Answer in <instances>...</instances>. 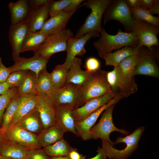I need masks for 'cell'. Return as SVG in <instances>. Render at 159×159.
Segmentation results:
<instances>
[{
    "label": "cell",
    "instance_id": "6da1fadb",
    "mask_svg": "<svg viewBox=\"0 0 159 159\" xmlns=\"http://www.w3.org/2000/svg\"><path fill=\"white\" fill-rule=\"evenodd\" d=\"M99 37L93 43L99 55L126 46L135 47L139 44L137 37L132 32H122L120 29L117 34L112 35L102 28Z\"/></svg>",
    "mask_w": 159,
    "mask_h": 159
},
{
    "label": "cell",
    "instance_id": "7a4b0ae2",
    "mask_svg": "<svg viewBox=\"0 0 159 159\" xmlns=\"http://www.w3.org/2000/svg\"><path fill=\"white\" fill-rule=\"evenodd\" d=\"M145 127H137L132 133L125 137H117L114 142L115 144L123 143L126 144V147L118 150L113 147L106 140H102V147L107 157L110 159H127L130 157L138 148V143Z\"/></svg>",
    "mask_w": 159,
    "mask_h": 159
},
{
    "label": "cell",
    "instance_id": "3957f363",
    "mask_svg": "<svg viewBox=\"0 0 159 159\" xmlns=\"http://www.w3.org/2000/svg\"><path fill=\"white\" fill-rule=\"evenodd\" d=\"M112 0H89L81 5L91 10V12L86 18L75 35L78 38L91 31L100 32L101 23L105 9L111 2Z\"/></svg>",
    "mask_w": 159,
    "mask_h": 159
},
{
    "label": "cell",
    "instance_id": "277c9868",
    "mask_svg": "<svg viewBox=\"0 0 159 159\" xmlns=\"http://www.w3.org/2000/svg\"><path fill=\"white\" fill-rule=\"evenodd\" d=\"M115 104L112 105L102 112L98 123L94 125L90 132V139H100L107 141L112 146L115 145L110 138V135L112 132L117 131L125 136L129 132L124 129H120L114 125L112 120V112Z\"/></svg>",
    "mask_w": 159,
    "mask_h": 159
},
{
    "label": "cell",
    "instance_id": "5b68a950",
    "mask_svg": "<svg viewBox=\"0 0 159 159\" xmlns=\"http://www.w3.org/2000/svg\"><path fill=\"white\" fill-rule=\"evenodd\" d=\"M73 36V32L69 29L49 35L34 51V55L50 59L55 53L66 51L68 40Z\"/></svg>",
    "mask_w": 159,
    "mask_h": 159
},
{
    "label": "cell",
    "instance_id": "8992f818",
    "mask_svg": "<svg viewBox=\"0 0 159 159\" xmlns=\"http://www.w3.org/2000/svg\"><path fill=\"white\" fill-rule=\"evenodd\" d=\"M49 96L55 105L74 110L81 106L83 92L81 87L67 83L61 88L55 89Z\"/></svg>",
    "mask_w": 159,
    "mask_h": 159
},
{
    "label": "cell",
    "instance_id": "52a82bcc",
    "mask_svg": "<svg viewBox=\"0 0 159 159\" xmlns=\"http://www.w3.org/2000/svg\"><path fill=\"white\" fill-rule=\"evenodd\" d=\"M107 72L100 69L93 72L87 82L81 86L83 97L81 106L90 99L112 92L107 81Z\"/></svg>",
    "mask_w": 159,
    "mask_h": 159
},
{
    "label": "cell",
    "instance_id": "ba28073f",
    "mask_svg": "<svg viewBox=\"0 0 159 159\" xmlns=\"http://www.w3.org/2000/svg\"><path fill=\"white\" fill-rule=\"evenodd\" d=\"M103 15L104 24L110 20H117L123 25L126 32H131L134 19L125 0H112Z\"/></svg>",
    "mask_w": 159,
    "mask_h": 159
},
{
    "label": "cell",
    "instance_id": "9c48e42d",
    "mask_svg": "<svg viewBox=\"0 0 159 159\" xmlns=\"http://www.w3.org/2000/svg\"><path fill=\"white\" fill-rule=\"evenodd\" d=\"M107 77L111 91L116 96L127 97L137 91L138 86L135 78H130L122 74L116 67L107 72Z\"/></svg>",
    "mask_w": 159,
    "mask_h": 159
},
{
    "label": "cell",
    "instance_id": "30bf717a",
    "mask_svg": "<svg viewBox=\"0 0 159 159\" xmlns=\"http://www.w3.org/2000/svg\"><path fill=\"white\" fill-rule=\"evenodd\" d=\"M131 32L137 37L140 46L145 47L152 50L153 46L159 45V26L134 19Z\"/></svg>",
    "mask_w": 159,
    "mask_h": 159
},
{
    "label": "cell",
    "instance_id": "8fae6325",
    "mask_svg": "<svg viewBox=\"0 0 159 159\" xmlns=\"http://www.w3.org/2000/svg\"><path fill=\"white\" fill-rule=\"evenodd\" d=\"M5 140L29 150L40 149L37 135L30 132L17 125L9 126L4 132Z\"/></svg>",
    "mask_w": 159,
    "mask_h": 159
},
{
    "label": "cell",
    "instance_id": "7c38bea8",
    "mask_svg": "<svg viewBox=\"0 0 159 159\" xmlns=\"http://www.w3.org/2000/svg\"><path fill=\"white\" fill-rule=\"evenodd\" d=\"M156 53L146 47L142 46L138 54V61L135 75H143L159 77V69L157 62Z\"/></svg>",
    "mask_w": 159,
    "mask_h": 159
},
{
    "label": "cell",
    "instance_id": "4fadbf2b",
    "mask_svg": "<svg viewBox=\"0 0 159 159\" xmlns=\"http://www.w3.org/2000/svg\"><path fill=\"white\" fill-rule=\"evenodd\" d=\"M36 108L44 130L57 125L55 105L48 95L37 94Z\"/></svg>",
    "mask_w": 159,
    "mask_h": 159
},
{
    "label": "cell",
    "instance_id": "5bb4252c",
    "mask_svg": "<svg viewBox=\"0 0 159 159\" xmlns=\"http://www.w3.org/2000/svg\"><path fill=\"white\" fill-rule=\"evenodd\" d=\"M124 98L120 95L115 96L107 104L100 107L96 111L80 121L75 122V128L78 135L84 140H90V132L91 128L94 125L101 114L108 107L115 104Z\"/></svg>",
    "mask_w": 159,
    "mask_h": 159
},
{
    "label": "cell",
    "instance_id": "9a60e30c",
    "mask_svg": "<svg viewBox=\"0 0 159 159\" xmlns=\"http://www.w3.org/2000/svg\"><path fill=\"white\" fill-rule=\"evenodd\" d=\"M28 31V18L20 23L11 25L9 27L8 38L12 50V59L14 62L21 57L22 46Z\"/></svg>",
    "mask_w": 159,
    "mask_h": 159
},
{
    "label": "cell",
    "instance_id": "2e32d148",
    "mask_svg": "<svg viewBox=\"0 0 159 159\" xmlns=\"http://www.w3.org/2000/svg\"><path fill=\"white\" fill-rule=\"evenodd\" d=\"M100 33L91 31L82 36L75 38L73 37L68 40L67 49V56L64 64L68 70L74 58L77 56H81L86 52L85 45L91 38L99 37Z\"/></svg>",
    "mask_w": 159,
    "mask_h": 159
},
{
    "label": "cell",
    "instance_id": "e0dca14e",
    "mask_svg": "<svg viewBox=\"0 0 159 159\" xmlns=\"http://www.w3.org/2000/svg\"><path fill=\"white\" fill-rule=\"evenodd\" d=\"M115 96L111 92L87 100L82 106L73 110L72 114L75 122L80 121L87 117L107 104Z\"/></svg>",
    "mask_w": 159,
    "mask_h": 159
},
{
    "label": "cell",
    "instance_id": "ac0fdd59",
    "mask_svg": "<svg viewBox=\"0 0 159 159\" xmlns=\"http://www.w3.org/2000/svg\"><path fill=\"white\" fill-rule=\"evenodd\" d=\"M49 59L34 55L30 58L20 57L14 65L9 68L11 73L21 70L32 71L35 73L37 77L40 72L46 69Z\"/></svg>",
    "mask_w": 159,
    "mask_h": 159
},
{
    "label": "cell",
    "instance_id": "d6986e66",
    "mask_svg": "<svg viewBox=\"0 0 159 159\" xmlns=\"http://www.w3.org/2000/svg\"><path fill=\"white\" fill-rule=\"evenodd\" d=\"M77 10L62 12L50 18L39 31L48 36L65 30L68 21Z\"/></svg>",
    "mask_w": 159,
    "mask_h": 159
},
{
    "label": "cell",
    "instance_id": "ffe728a7",
    "mask_svg": "<svg viewBox=\"0 0 159 159\" xmlns=\"http://www.w3.org/2000/svg\"><path fill=\"white\" fill-rule=\"evenodd\" d=\"M82 63L80 59L77 57L74 58L67 71L66 84L72 83L81 87L87 82L93 72L82 70Z\"/></svg>",
    "mask_w": 159,
    "mask_h": 159
},
{
    "label": "cell",
    "instance_id": "44dd1931",
    "mask_svg": "<svg viewBox=\"0 0 159 159\" xmlns=\"http://www.w3.org/2000/svg\"><path fill=\"white\" fill-rule=\"evenodd\" d=\"M141 46L138 45L135 47L126 46L113 52H110L99 55L105 61V65L117 66L120 63L127 57L136 55L139 53Z\"/></svg>",
    "mask_w": 159,
    "mask_h": 159
},
{
    "label": "cell",
    "instance_id": "7402d4cb",
    "mask_svg": "<svg viewBox=\"0 0 159 159\" xmlns=\"http://www.w3.org/2000/svg\"><path fill=\"white\" fill-rule=\"evenodd\" d=\"M55 105L57 125L60 126L65 132H70L78 136L72 114L73 110L64 106Z\"/></svg>",
    "mask_w": 159,
    "mask_h": 159
},
{
    "label": "cell",
    "instance_id": "603a6c76",
    "mask_svg": "<svg viewBox=\"0 0 159 159\" xmlns=\"http://www.w3.org/2000/svg\"><path fill=\"white\" fill-rule=\"evenodd\" d=\"M8 7L10 13L11 25L26 20L31 11L28 0H19L16 2L11 1L8 4Z\"/></svg>",
    "mask_w": 159,
    "mask_h": 159
},
{
    "label": "cell",
    "instance_id": "cb8c5ba5",
    "mask_svg": "<svg viewBox=\"0 0 159 159\" xmlns=\"http://www.w3.org/2000/svg\"><path fill=\"white\" fill-rule=\"evenodd\" d=\"M20 95L18 108L9 126L17 124L36 108L37 94Z\"/></svg>",
    "mask_w": 159,
    "mask_h": 159
},
{
    "label": "cell",
    "instance_id": "d4e9b609",
    "mask_svg": "<svg viewBox=\"0 0 159 159\" xmlns=\"http://www.w3.org/2000/svg\"><path fill=\"white\" fill-rule=\"evenodd\" d=\"M49 1L41 6L31 11L28 18L29 30L32 32L40 31L48 20L49 16Z\"/></svg>",
    "mask_w": 159,
    "mask_h": 159
},
{
    "label": "cell",
    "instance_id": "484cf974",
    "mask_svg": "<svg viewBox=\"0 0 159 159\" xmlns=\"http://www.w3.org/2000/svg\"><path fill=\"white\" fill-rule=\"evenodd\" d=\"M64 131L57 125L44 130L37 135L39 143L44 148L55 143L63 138Z\"/></svg>",
    "mask_w": 159,
    "mask_h": 159
},
{
    "label": "cell",
    "instance_id": "4316f807",
    "mask_svg": "<svg viewBox=\"0 0 159 159\" xmlns=\"http://www.w3.org/2000/svg\"><path fill=\"white\" fill-rule=\"evenodd\" d=\"M84 0H50L49 10L50 18L64 12L77 9L81 6Z\"/></svg>",
    "mask_w": 159,
    "mask_h": 159
},
{
    "label": "cell",
    "instance_id": "83f0119b",
    "mask_svg": "<svg viewBox=\"0 0 159 159\" xmlns=\"http://www.w3.org/2000/svg\"><path fill=\"white\" fill-rule=\"evenodd\" d=\"M16 125L36 135L37 134L38 135L44 130L36 108Z\"/></svg>",
    "mask_w": 159,
    "mask_h": 159
},
{
    "label": "cell",
    "instance_id": "f1b7e54d",
    "mask_svg": "<svg viewBox=\"0 0 159 159\" xmlns=\"http://www.w3.org/2000/svg\"><path fill=\"white\" fill-rule=\"evenodd\" d=\"M18 145L5 141L0 145V155L17 159H24L30 151Z\"/></svg>",
    "mask_w": 159,
    "mask_h": 159
},
{
    "label": "cell",
    "instance_id": "f546056e",
    "mask_svg": "<svg viewBox=\"0 0 159 159\" xmlns=\"http://www.w3.org/2000/svg\"><path fill=\"white\" fill-rule=\"evenodd\" d=\"M48 36L39 31L32 32L29 30L23 42L21 53L29 51H34L45 41Z\"/></svg>",
    "mask_w": 159,
    "mask_h": 159
},
{
    "label": "cell",
    "instance_id": "4dcf8cb0",
    "mask_svg": "<svg viewBox=\"0 0 159 159\" xmlns=\"http://www.w3.org/2000/svg\"><path fill=\"white\" fill-rule=\"evenodd\" d=\"M76 149L63 138L53 144L44 147L43 150L48 155L53 157L68 156L71 151Z\"/></svg>",
    "mask_w": 159,
    "mask_h": 159
},
{
    "label": "cell",
    "instance_id": "1f68e13d",
    "mask_svg": "<svg viewBox=\"0 0 159 159\" xmlns=\"http://www.w3.org/2000/svg\"><path fill=\"white\" fill-rule=\"evenodd\" d=\"M20 98V95L16 94L12 97L4 113L1 130L4 133L10 125L16 112Z\"/></svg>",
    "mask_w": 159,
    "mask_h": 159
},
{
    "label": "cell",
    "instance_id": "d6a6232c",
    "mask_svg": "<svg viewBox=\"0 0 159 159\" xmlns=\"http://www.w3.org/2000/svg\"><path fill=\"white\" fill-rule=\"evenodd\" d=\"M55 89L50 73L46 69L40 72L37 76V94L49 95Z\"/></svg>",
    "mask_w": 159,
    "mask_h": 159
},
{
    "label": "cell",
    "instance_id": "836d02e7",
    "mask_svg": "<svg viewBox=\"0 0 159 159\" xmlns=\"http://www.w3.org/2000/svg\"><path fill=\"white\" fill-rule=\"evenodd\" d=\"M37 77L34 72L28 71L22 84L18 88L17 93L20 95L37 94Z\"/></svg>",
    "mask_w": 159,
    "mask_h": 159
},
{
    "label": "cell",
    "instance_id": "e575fe53",
    "mask_svg": "<svg viewBox=\"0 0 159 159\" xmlns=\"http://www.w3.org/2000/svg\"><path fill=\"white\" fill-rule=\"evenodd\" d=\"M138 54L129 56L116 67L123 75L130 78H135V71L138 61Z\"/></svg>",
    "mask_w": 159,
    "mask_h": 159
},
{
    "label": "cell",
    "instance_id": "d590c367",
    "mask_svg": "<svg viewBox=\"0 0 159 159\" xmlns=\"http://www.w3.org/2000/svg\"><path fill=\"white\" fill-rule=\"evenodd\" d=\"M67 71L64 63L56 66L50 73L55 89L61 88L66 84Z\"/></svg>",
    "mask_w": 159,
    "mask_h": 159
},
{
    "label": "cell",
    "instance_id": "8d00e7d4",
    "mask_svg": "<svg viewBox=\"0 0 159 159\" xmlns=\"http://www.w3.org/2000/svg\"><path fill=\"white\" fill-rule=\"evenodd\" d=\"M129 8L134 19L146 21L159 27L158 16H155L148 10L139 7Z\"/></svg>",
    "mask_w": 159,
    "mask_h": 159
},
{
    "label": "cell",
    "instance_id": "74e56055",
    "mask_svg": "<svg viewBox=\"0 0 159 159\" xmlns=\"http://www.w3.org/2000/svg\"><path fill=\"white\" fill-rule=\"evenodd\" d=\"M17 87L10 88L5 93L0 95V127L4 111L12 97L16 94Z\"/></svg>",
    "mask_w": 159,
    "mask_h": 159
},
{
    "label": "cell",
    "instance_id": "f35d334b",
    "mask_svg": "<svg viewBox=\"0 0 159 159\" xmlns=\"http://www.w3.org/2000/svg\"><path fill=\"white\" fill-rule=\"evenodd\" d=\"M28 71L21 70L11 72L6 81L9 88L19 87L22 84Z\"/></svg>",
    "mask_w": 159,
    "mask_h": 159
},
{
    "label": "cell",
    "instance_id": "ab89813d",
    "mask_svg": "<svg viewBox=\"0 0 159 159\" xmlns=\"http://www.w3.org/2000/svg\"><path fill=\"white\" fill-rule=\"evenodd\" d=\"M100 62L99 60L94 57H90L88 58L85 62L86 70L95 72L100 69Z\"/></svg>",
    "mask_w": 159,
    "mask_h": 159
},
{
    "label": "cell",
    "instance_id": "60d3db41",
    "mask_svg": "<svg viewBox=\"0 0 159 159\" xmlns=\"http://www.w3.org/2000/svg\"><path fill=\"white\" fill-rule=\"evenodd\" d=\"M43 150H31L28 155L29 159H50Z\"/></svg>",
    "mask_w": 159,
    "mask_h": 159
},
{
    "label": "cell",
    "instance_id": "b9f144b4",
    "mask_svg": "<svg viewBox=\"0 0 159 159\" xmlns=\"http://www.w3.org/2000/svg\"><path fill=\"white\" fill-rule=\"evenodd\" d=\"M11 73L9 67L5 66L0 57V83L5 82Z\"/></svg>",
    "mask_w": 159,
    "mask_h": 159
},
{
    "label": "cell",
    "instance_id": "7bdbcfd3",
    "mask_svg": "<svg viewBox=\"0 0 159 159\" xmlns=\"http://www.w3.org/2000/svg\"><path fill=\"white\" fill-rule=\"evenodd\" d=\"M154 1L155 0H138V7L149 11Z\"/></svg>",
    "mask_w": 159,
    "mask_h": 159
},
{
    "label": "cell",
    "instance_id": "ee69618b",
    "mask_svg": "<svg viewBox=\"0 0 159 159\" xmlns=\"http://www.w3.org/2000/svg\"><path fill=\"white\" fill-rule=\"evenodd\" d=\"M49 1V0H29L31 11L41 6Z\"/></svg>",
    "mask_w": 159,
    "mask_h": 159
},
{
    "label": "cell",
    "instance_id": "f6af8a7d",
    "mask_svg": "<svg viewBox=\"0 0 159 159\" xmlns=\"http://www.w3.org/2000/svg\"><path fill=\"white\" fill-rule=\"evenodd\" d=\"M76 149L71 151L69 153L68 156L70 159H85V157L80 154Z\"/></svg>",
    "mask_w": 159,
    "mask_h": 159
},
{
    "label": "cell",
    "instance_id": "bcb514c9",
    "mask_svg": "<svg viewBox=\"0 0 159 159\" xmlns=\"http://www.w3.org/2000/svg\"><path fill=\"white\" fill-rule=\"evenodd\" d=\"M97 152L95 156L89 159H107L106 155L102 148L98 147Z\"/></svg>",
    "mask_w": 159,
    "mask_h": 159
},
{
    "label": "cell",
    "instance_id": "7dc6e473",
    "mask_svg": "<svg viewBox=\"0 0 159 159\" xmlns=\"http://www.w3.org/2000/svg\"><path fill=\"white\" fill-rule=\"evenodd\" d=\"M153 15L155 14H159V1L155 0L154 3L149 11Z\"/></svg>",
    "mask_w": 159,
    "mask_h": 159
},
{
    "label": "cell",
    "instance_id": "c3c4849f",
    "mask_svg": "<svg viewBox=\"0 0 159 159\" xmlns=\"http://www.w3.org/2000/svg\"><path fill=\"white\" fill-rule=\"evenodd\" d=\"M125 1L129 8H136L138 7V0H126Z\"/></svg>",
    "mask_w": 159,
    "mask_h": 159
},
{
    "label": "cell",
    "instance_id": "681fc988",
    "mask_svg": "<svg viewBox=\"0 0 159 159\" xmlns=\"http://www.w3.org/2000/svg\"><path fill=\"white\" fill-rule=\"evenodd\" d=\"M9 89V87L6 82L0 83V95L6 92Z\"/></svg>",
    "mask_w": 159,
    "mask_h": 159
},
{
    "label": "cell",
    "instance_id": "f907efd6",
    "mask_svg": "<svg viewBox=\"0 0 159 159\" xmlns=\"http://www.w3.org/2000/svg\"><path fill=\"white\" fill-rule=\"evenodd\" d=\"M5 141L4 133L1 131L0 127V145Z\"/></svg>",
    "mask_w": 159,
    "mask_h": 159
},
{
    "label": "cell",
    "instance_id": "816d5d0a",
    "mask_svg": "<svg viewBox=\"0 0 159 159\" xmlns=\"http://www.w3.org/2000/svg\"><path fill=\"white\" fill-rule=\"evenodd\" d=\"M50 159H70L68 156L52 157Z\"/></svg>",
    "mask_w": 159,
    "mask_h": 159
},
{
    "label": "cell",
    "instance_id": "f5cc1de1",
    "mask_svg": "<svg viewBox=\"0 0 159 159\" xmlns=\"http://www.w3.org/2000/svg\"><path fill=\"white\" fill-rule=\"evenodd\" d=\"M0 159H17L9 158L4 157L0 155Z\"/></svg>",
    "mask_w": 159,
    "mask_h": 159
},
{
    "label": "cell",
    "instance_id": "db71d44e",
    "mask_svg": "<svg viewBox=\"0 0 159 159\" xmlns=\"http://www.w3.org/2000/svg\"><path fill=\"white\" fill-rule=\"evenodd\" d=\"M24 159H29L28 157V156L27 157H26Z\"/></svg>",
    "mask_w": 159,
    "mask_h": 159
}]
</instances>
